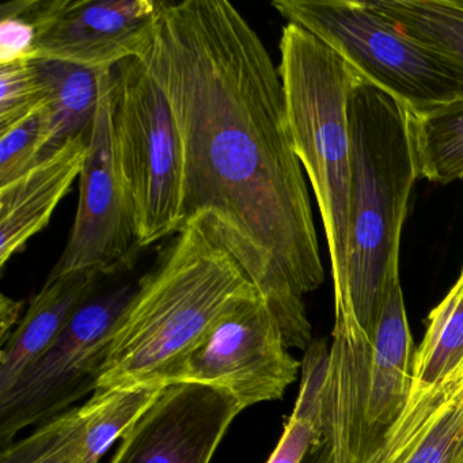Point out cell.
<instances>
[{"mask_svg": "<svg viewBox=\"0 0 463 463\" xmlns=\"http://www.w3.org/2000/svg\"><path fill=\"white\" fill-rule=\"evenodd\" d=\"M242 411L226 390L167 384L121 436L110 463H210Z\"/></svg>", "mask_w": 463, "mask_h": 463, "instance_id": "cell-12", "label": "cell"}, {"mask_svg": "<svg viewBox=\"0 0 463 463\" xmlns=\"http://www.w3.org/2000/svg\"><path fill=\"white\" fill-rule=\"evenodd\" d=\"M44 88V159L70 139L90 132L99 101L102 70L34 59ZM43 159V161H44Z\"/></svg>", "mask_w": 463, "mask_h": 463, "instance_id": "cell-16", "label": "cell"}, {"mask_svg": "<svg viewBox=\"0 0 463 463\" xmlns=\"http://www.w3.org/2000/svg\"><path fill=\"white\" fill-rule=\"evenodd\" d=\"M408 127L419 178L440 185L463 180V99L430 112L408 110Z\"/></svg>", "mask_w": 463, "mask_h": 463, "instance_id": "cell-18", "label": "cell"}, {"mask_svg": "<svg viewBox=\"0 0 463 463\" xmlns=\"http://www.w3.org/2000/svg\"><path fill=\"white\" fill-rule=\"evenodd\" d=\"M110 85L112 70H102L99 109L80 175L77 215L48 279L89 269L108 276L129 267L140 249L134 208L116 156Z\"/></svg>", "mask_w": 463, "mask_h": 463, "instance_id": "cell-10", "label": "cell"}, {"mask_svg": "<svg viewBox=\"0 0 463 463\" xmlns=\"http://www.w3.org/2000/svg\"><path fill=\"white\" fill-rule=\"evenodd\" d=\"M164 384L97 390L0 452V463H101L115 441L156 400Z\"/></svg>", "mask_w": 463, "mask_h": 463, "instance_id": "cell-13", "label": "cell"}, {"mask_svg": "<svg viewBox=\"0 0 463 463\" xmlns=\"http://www.w3.org/2000/svg\"><path fill=\"white\" fill-rule=\"evenodd\" d=\"M90 132L70 139L52 156L0 186V268L50 224L61 200L80 177Z\"/></svg>", "mask_w": 463, "mask_h": 463, "instance_id": "cell-14", "label": "cell"}, {"mask_svg": "<svg viewBox=\"0 0 463 463\" xmlns=\"http://www.w3.org/2000/svg\"><path fill=\"white\" fill-rule=\"evenodd\" d=\"M36 28V59L112 70L139 58L161 13L156 0H23L6 4Z\"/></svg>", "mask_w": 463, "mask_h": 463, "instance_id": "cell-11", "label": "cell"}, {"mask_svg": "<svg viewBox=\"0 0 463 463\" xmlns=\"http://www.w3.org/2000/svg\"><path fill=\"white\" fill-rule=\"evenodd\" d=\"M330 349L311 341L302 360V379L294 411L267 463H302L326 436V383Z\"/></svg>", "mask_w": 463, "mask_h": 463, "instance_id": "cell-17", "label": "cell"}, {"mask_svg": "<svg viewBox=\"0 0 463 463\" xmlns=\"http://www.w3.org/2000/svg\"><path fill=\"white\" fill-rule=\"evenodd\" d=\"M302 463H335V451L329 439L325 436L324 440L308 452Z\"/></svg>", "mask_w": 463, "mask_h": 463, "instance_id": "cell-26", "label": "cell"}, {"mask_svg": "<svg viewBox=\"0 0 463 463\" xmlns=\"http://www.w3.org/2000/svg\"><path fill=\"white\" fill-rule=\"evenodd\" d=\"M104 273L96 269L47 279L32 298L25 316L0 351V394L29 364L39 359L69 326L75 314L99 291Z\"/></svg>", "mask_w": 463, "mask_h": 463, "instance_id": "cell-15", "label": "cell"}, {"mask_svg": "<svg viewBox=\"0 0 463 463\" xmlns=\"http://www.w3.org/2000/svg\"><path fill=\"white\" fill-rule=\"evenodd\" d=\"M395 463H463V386L419 430Z\"/></svg>", "mask_w": 463, "mask_h": 463, "instance_id": "cell-21", "label": "cell"}, {"mask_svg": "<svg viewBox=\"0 0 463 463\" xmlns=\"http://www.w3.org/2000/svg\"><path fill=\"white\" fill-rule=\"evenodd\" d=\"M137 287L124 284L104 294L96 292L55 343L0 394L2 449L15 441L21 430L55 419L96 392L116 322Z\"/></svg>", "mask_w": 463, "mask_h": 463, "instance_id": "cell-8", "label": "cell"}, {"mask_svg": "<svg viewBox=\"0 0 463 463\" xmlns=\"http://www.w3.org/2000/svg\"><path fill=\"white\" fill-rule=\"evenodd\" d=\"M463 365V268L457 283L428 317L416 352L411 392L435 389L459 373Z\"/></svg>", "mask_w": 463, "mask_h": 463, "instance_id": "cell-19", "label": "cell"}, {"mask_svg": "<svg viewBox=\"0 0 463 463\" xmlns=\"http://www.w3.org/2000/svg\"><path fill=\"white\" fill-rule=\"evenodd\" d=\"M24 305L23 300L12 299L5 294L0 297V345L4 346L9 341L14 327L20 325Z\"/></svg>", "mask_w": 463, "mask_h": 463, "instance_id": "cell-25", "label": "cell"}, {"mask_svg": "<svg viewBox=\"0 0 463 463\" xmlns=\"http://www.w3.org/2000/svg\"><path fill=\"white\" fill-rule=\"evenodd\" d=\"M373 9L463 70V0H379Z\"/></svg>", "mask_w": 463, "mask_h": 463, "instance_id": "cell-20", "label": "cell"}, {"mask_svg": "<svg viewBox=\"0 0 463 463\" xmlns=\"http://www.w3.org/2000/svg\"><path fill=\"white\" fill-rule=\"evenodd\" d=\"M116 156L134 208L139 248L184 226L183 151L172 107L140 58L112 69Z\"/></svg>", "mask_w": 463, "mask_h": 463, "instance_id": "cell-7", "label": "cell"}, {"mask_svg": "<svg viewBox=\"0 0 463 463\" xmlns=\"http://www.w3.org/2000/svg\"><path fill=\"white\" fill-rule=\"evenodd\" d=\"M416 352L400 280L387 292L373 337L352 317H335L326 383L335 463H367L383 447L411 400Z\"/></svg>", "mask_w": 463, "mask_h": 463, "instance_id": "cell-5", "label": "cell"}, {"mask_svg": "<svg viewBox=\"0 0 463 463\" xmlns=\"http://www.w3.org/2000/svg\"><path fill=\"white\" fill-rule=\"evenodd\" d=\"M288 349L269 306L261 295H253L232 306L213 325L167 384L226 390L243 409L280 400L302 368Z\"/></svg>", "mask_w": 463, "mask_h": 463, "instance_id": "cell-9", "label": "cell"}, {"mask_svg": "<svg viewBox=\"0 0 463 463\" xmlns=\"http://www.w3.org/2000/svg\"><path fill=\"white\" fill-rule=\"evenodd\" d=\"M272 6L411 112H430L463 99V70L401 31L370 2L275 0Z\"/></svg>", "mask_w": 463, "mask_h": 463, "instance_id": "cell-6", "label": "cell"}, {"mask_svg": "<svg viewBox=\"0 0 463 463\" xmlns=\"http://www.w3.org/2000/svg\"><path fill=\"white\" fill-rule=\"evenodd\" d=\"M352 178L349 200V310L373 337L387 292L400 280V245L409 199L419 180L408 110L363 78L348 101Z\"/></svg>", "mask_w": 463, "mask_h": 463, "instance_id": "cell-3", "label": "cell"}, {"mask_svg": "<svg viewBox=\"0 0 463 463\" xmlns=\"http://www.w3.org/2000/svg\"><path fill=\"white\" fill-rule=\"evenodd\" d=\"M257 294L245 270L199 222L185 224L118 317L97 390L167 386L213 325Z\"/></svg>", "mask_w": 463, "mask_h": 463, "instance_id": "cell-2", "label": "cell"}, {"mask_svg": "<svg viewBox=\"0 0 463 463\" xmlns=\"http://www.w3.org/2000/svg\"><path fill=\"white\" fill-rule=\"evenodd\" d=\"M43 159L44 118L42 105L12 128L0 132V186L21 177Z\"/></svg>", "mask_w": 463, "mask_h": 463, "instance_id": "cell-23", "label": "cell"}, {"mask_svg": "<svg viewBox=\"0 0 463 463\" xmlns=\"http://www.w3.org/2000/svg\"><path fill=\"white\" fill-rule=\"evenodd\" d=\"M139 58L177 124L184 226L199 222L232 254L286 345L306 351L303 297L322 286L325 272L279 67L226 0L162 2Z\"/></svg>", "mask_w": 463, "mask_h": 463, "instance_id": "cell-1", "label": "cell"}, {"mask_svg": "<svg viewBox=\"0 0 463 463\" xmlns=\"http://www.w3.org/2000/svg\"><path fill=\"white\" fill-rule=\"evenodd\" d=\"M44 88L36 61H20L0 66V132L39 109L44 102Z\"/></svg>", "mask_w": 463, "mask_h": 463, "instance_id": "cell-22", "label": "cell"}, {"mask_svg": "<svg viewBox=\"0 0 463 463\" xmlns=\"http://www.w3.org/2000/svg\"><path fill=\"white\" fill-rule=\"evenodd\" d=\"M279 48L292 145L310 180L326 235L335 316H351L346 286L352 178L348 101L363 78L300 26L287 24Z\"/></svg>", "mask_w": 463, "mask_h": 463, "instance_id": "cell-4", "label": "cell"}, {"mask_svg": "<svg viewBox=\"0 0 463 463\" xmlns=\"http://www.w3.org/2000/svg\"><path fill=\"white\" fill-rule=\"evenodd\" d=\"M37 33L26 15L0 6V66L36 59Z\"/></svg>", "mask_w": 463, "mask_h": 463, "instance_id": "cell-24", "label": "cell"}]
</instances>
